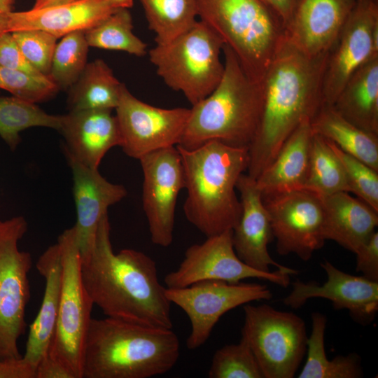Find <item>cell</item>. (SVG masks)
Here are the masks:
<instances>
[{"label": "cell", "mask_w": 378, "mask_h": 378, "mask_svg": "<svg viewBox=\"0 0 378 378\" xmlns=\"http://www.w3.org/2000/svg\"><path fill=\"white\" fill-rule=\"evenodd\" d=\"M84 286L107 317L172 329L171 302L158 279L156 262L131 248L113 251L108 214L102 218L90 253L81 259Z\"/></svg>", "instance_id": "1"}, {"label": "cell", "mask_w": 378, "mask_h": 378, "mask_svg": "<svg viewBox=\"0 0 378 378\" xmlns=\"http://www.w3.org/2000/svg\"><path fill=\"white\" fill-rule=\"evenodd\" d=\"M328 53L309 56L284 36L260 83L262 114L248 148L247 174L251 177L259 176L295 129L304 120H311L322 105Z\"/></svg>", "instance_id": "2"}, {"label": "cell", "mask_w": 378, "mask_h": 378, "mask_svg": "<svg viewBox=\"0 0 378 378\" xmlns=\"http://www.w3.org/2000/svg\"><path fill=\"white\" fill-rule=\"evenodd\" d=\"M180 355L172 329L106 317L92 318L82 378H149L171 370Z\"/></svg>", "instance_id": "3"}, {"label": "cell", "mask_w": 378, "mask_h": 378, "mask_svg": "<svg viewBox=\"0 0 378 378\" xmlns=\"http://www.w3.org/2000/svg\"><path fill=\"white\" fill-rule=\"evenodd\" d=\"M187 197V220L206 237L232 230L241 206L235 190L248 165V149L209 141L193 148L177 145Z\"/></svg>", "instance_id": "4"}, {"label": "cell", "mask_w": 378, "mask_h": 378, "mask_svg": "<svg viewBox=\"0 0 378 378\" xmlns=\"http://www.w3.org/2000/svg\"><path fill=\"white\" fill-rule=\"evenodd\" d=\"M224 71L213 92L192 106L180 144L193 149L217 140L249 148L257 132L262 109L260 83L251 79L234 52L223 48Z\"/></svg>", "instance_id": "5"}, {"label": "cell", "mask_w": 378, "mask_h": 378, "mask_svg": "<svg viewBox=\"0 0 378 378\" xmlns=\"http://www.w3.org/2000/svg\"><path fill=\"white\" fill-rule=\"evenodd\" d=\"M198 17L235 54L248 76L261 83L284 37L279 19L260 0H197Z\"/></svg>", "instance_id": "6"}, {"label": "cell", "mask_w": 378, "mask_h": 378, "mask_svg": "<svg viewBox=\"0 0 378 378\" xmlns=\"http://www.w3.org/2000/svg\"><path fill=\"white\" fill-rule=\"evenodd\" d=\"M224 43L201 20L170 41L158 44L149 51L150 62L164 83L181 92L196 104L209 95L220 82L224 63Z\"/></svg>", "instance_id": "7"}, {"label": "cell", "mask_w": 378, "mask_h": 378, "mask_svg": "<svg viewBox=\"0 0 378 378\" xmlns=\"http://www.w3.org/2000/svg\"><path fill=\"white\" fill-rule=\"evenodd\" d=\"M241 337L254 354L265 378H293L307 351L304 320L267 304L244 306Z\"/></svg>", "instance_id": "8"}, {"label": "cell", "mask_w": 378, "mask_h": 378, "mask_svg": "<svg viewBox=\"0 0 378 378\" xmlns=\"http://www.w3.org/2000/svg\"><path fill=\"white\" fill-rule=\"evenodd\" d=\"M62 272L55 335L48 349L74 374L82 378L83 352L94 305L81 276L80 253L74 226L58 237Z\"/></svg>", "instance_id": "9"}, {"label": "cell", "mask_w": 378, "mask_h": 378, "mask_svg": "<svg viewBox=\"0 0 378 378\" xmlns=\"http://www.w3.org/2000/svg\"><path fill=\"white\" fill-rule=\"evenodd\" d=\"M27 230L23 216L0 220V358L19 359L18 342L24 333L30 299V253L18 248Z\"/></svg>", "instance_id": "10"}, {"label": "cell", "mask_w": 378, "mask_h": 378, "mask_svg": "<svg viewBox=\"0 0 378 378\" xmlns=\"http://www.w3.org/2000/svg\"><path fill=\"white\" fill-rule=\"evenodd\" d=\"M232 235V230H229L189 246L178 267L165 275L166 288H183L206 280L237 284L248 278L265 279L286 288L290 284V276L298 273L286 266L268 272L249 267L237 255Z\"/></svg>", "instance_id": "11"}, {"label": "cell", "mask_w": 378, "mask_h": 378, "mask_svg": "<svg viewBox=\"0 0 378 378\" xmlns=\"http://www.w3.org/2000/svg\"><path fill=\"white\" fill-rule=\"evenodd\" d=\"M166 295L188 316L191 331L186 346L194 350L207 341L225 313L253 301L270 300L272 293L263 284L206 280L183 288H167Z\"/></svg>", "instance_id": "12"}, {"label": "cell", "mask_w": 378, "mask_h": 378, "mask_svg": "<svg viewBox=\"0 0 378 378\" xmlns=\"http://www.w3.org/2000/svg\"><path fill=\"white\" fill-rule=\"evenodd\" d=\"M121 145L129 157L139 160L150 153L180 144L190 108H162L134 97L123 84L115 108Z\"/></svg>", "instance_id": "13"}, {"label": "cell", "mask_w": 378, "mask_h": 378, "mask_svg": "<svg viewBox=\"0 0 378 378\" xmlns=\"http://www.w3.org/2000/svg\"><path fill=\"white\" fill-rule=\"evenodd\" d=\"M375 57H378L377 1L356 2L328 53L322 105H332L353 74Z\"/></svg>", "instance_id": "14"}, {"label": "cell", "mask_w": 378, "mask_h": 378, "mask_svg": "<svg viewBox=\"0 0 378 378\" xmlns=\"http://www.w3.org/2000/svg\"><path fill=\"white\" fill-rule=\"evenodd\" d=\"M276 251L309 260L325 243L323 211L318 195L306 190L262 195Z\"/></svg>", "instance_id": "15"}, {"label": "cell", "mask_w": 378, "mask_h": 378, "mask_svg": "<svg viewBox=\"0 0 378 378\" xmlns=\"http://www.w3.org/2000/svg\"><path fill=\"white\" fill-rule=\"evenodd\" d=\"M142 203L152 242L169 246L174 237L175 209L185 188L181 155L176 146L162 148L141 157Z\"/></svg>", "instance_id": "16"}, {"label": "cell", "mask_w": 378, "mask_h": 378, "mask_svg": "<svg viewBox=\"0 0 378 378\" xmlns=\"http://www.w3.org/2000/svg\"><path fill=\"white\" fill-rule=\"evenodd\" d=\"M321 267L327 274V281L321 285L294 281L284 304L296 309L311 298H323L332 302L335 309L348 310L356 322L371 323L378 311V281L344 272L328 260L321 262Z\"/></svg>", "instance_id": "17"}, {"label": "cell", "mask_w": 378, "mask_h": 378, "mask_svg": "<svg viewBox=\"0 0 378 378\" xmlns=\"http://www.w3.org/2000/svg\"><path fill=\"white\" fill-rule=\"evenodd\" d=\"M64 153L73 175L76 209L74 227L83 259L90 253L99 223L108 214V207L121 201L127 192L123 186L107 181L98 169L87 167L70 154Z\"/></svg>", "instance_id": "18"}, {"label": "cell", "mask_w": 378, "mask_h": 378, "mask_svg": "<svg viewBox=\"0 0 378 378\" xmlns=\"http://www.w3.org/2000/svg\"><path fill=\"white\" fill-rule=\"evenodd\" d=\"M237 190L241 206L240 218L232 235L237 255L245 264L260 272H270L272 266L284 268L286 266L274 260L268 251V244L274 237L255 179L243 173L237 181Z\"/></svg>", "instance_id": "19"}, {"label": "cell", "mask_w": 378, "mask_h": 378, "mask_svg": "<svg viewBox=\"0 0 378 378\" xmlns=\"http://www.w3.org/2000/svg\"><path fill=\"white\" fill-rule=\"evenodd\" d=\"M354 0H300L285 38L309 56L328 53L340 35Z\"/></svg>", "instance_id": "20"}, {"label": "cell", "mask_w": 378, "mask_h": 378, "mask_svg": "<svg viewBox=\"0 0 378 378\" xmlns=\"http://www.w3.org/2000/svg\"><path fill=\"white\" fill-rule=\"evenodd\" d=\"M62 115L59 132L66 142L64 152L87 167L98 169L106 153L120 146V132L112 111H71Z\"/></svg>", "instance_id": "21"}, {"label": "cell", "mask_w": 378, "mask_h": 378, "mask_svg": "<svg viewBox=\"0 0 378 378\" xmlns=\"http://www.w3.org/2000/svg\"><path fill=\"white\" fill-rule=\"evenodd\" d=\"M115 10L106 0L76 1L6 14V31L39 29L57 38L77 31H87Z\"/></svg>", "instance_id": "22"}, {"label": "cell", "mask_w": 378, "mask_h": 378, "mask_svg": "<svg viewBox=\"0 0 378 378\" xmlns=\"http://www.w3.org/2000/svg\"><path fill=\"white\" fill-rule=\"evenodd\" d=\"M323 211V235L355 253L375 232L378 211L347 192L319 196Z\"/></svg>", "instance_id": "23"}, {"label": "cell", "mask_w": 378, "mask_h": 378, "mask_svg": "<svg viewBox=\"0 0 378 378\" xmlns=\"http://www.w3.org/2000/svg\"><path fill=\"white\" fill-rule=\"evenodd\" d=\"M36 268L45 279V290L38 314L29 326L22 358L34 369L48 352L52 342L58 318L62 266L57 243L39 257Z\"/></svg>", "instance_id": "24"}, {"label": "cell", "mask_w": 378, "mask_h": 378, "mask_svg": "<svg viewBox=\"0 0 378 378\" xmlns=\"http://www.w3.org/2000/svg\"><path fill=\"white\" fill-rule=\"evenodd\" d=\"M313 132L310 120L302 122L255 179L262 195L304 190Z\"/></svg>", "instance_id": "25"}, {"label": "cell", "mask_w": 378, "mask_h": 378, "mask_svg": "<svg viewBox=\"0 0 378 378\" xmlns=\"http://www.w3.org/2000/svg\"><path fill=\"white\" fill-rule=\"evenodd\" d=\"M332 106L351 123L378 135V57L353 74Z\"/></svg>", "instance_id": "26"}, {"label": "cell", "mask_w": 378, "mask_h": 378, "mask_svg": "<svg viewBox=\"0 0 378 378\" xmlns=\"http://www.w3.org/2000/svg\"><path fill=\"white\" fill-rule=\"evenodd\" d=\"M314 134L332 141L342 151L378 172V135L369 133L323 104L310 120Z\"/></svg>", "instance_id": "27"}, {"label": "cell", "mask_w": 378, "mask_h": 378, "mask_svg": "<svg viewBox=\"0 0 378 378\" xmlns=\"http://www.w3.org/2000/svg\"><path fill=\"white\" fill-rule=\"evenodd\" d=\"M122 85L104 60L97 59L88 63L77 81L70 88L68 97L70 111L115 109Z\"/></svg>", "instance_id": "28"}, {"label": "cell", "mask_w": 378, "mask_h": 378, "mask_svg": "<svg viewBox=\"0 0 378 378\" xmlns=\"http://www.w3.org/2000/svg\"><path fill=\"white\" fill-rule=\"evenodd\" d=\"M326 316L312 314V332L307 342V359L298 378H360L363 371L359 356L351 353L329 360L325 351Z\"/></svg>", "instance_id": "29"}, {"label": "cell", "mask_w": 378, "mask_h": 378, "mask_svg": "<svg viewBox=\"0 0 378 378\" xmlns=\"http://www.w3.org/2000/svg\"><path fill=\"white\" fill-rule=\"evenodd\" d=\"M62 118L48 114L35 103L17 97H0V136L12 150L20 144L22 131L34 127L59 131Z\"/></svg>", "instance_id": "30"}, {"label": "cell", "mask_w": 378, "mask_h": 378, "mask_svg": "<svg viewBox=\"0 0 378 378\" xmlns=\"http://www.w3.org/2000/svg\"><path fill=\"white\" fill-rule=\"evenodd\" d=\"M304 190L318 196L339 192H350L344 168L339 158L326 138L314 133Z\"/></svg>", "instance_id": "31"}, {"label": "cell", "mask_w": 378, "mask_h": 378, "mask_svg": "<svg viewBox=\"0 0 378 378\" xmlns=\"http://www.w3.org/2000/svg\"><path fill=\"white\" fill-rule=\"evenodd\" d=\"M158 44L165 43L197 21V0H140Z\"/></svg>", "instance_id": "32"}, {"label": "cell", "mask_w": 378, "mask_h": 378, "mask_svg": "<svg viewBox=\"0 0 378 378\" xmlns=\"http://www.w3.org/2000/svg\"><path fill=\"white\" fill-rule=\"evenodd\" d=\"M131 14L127 8H119L97 25L85 31L89 46L124 51L138 57L147 52V46L132 31Z\"/></svg>", "instance_id": "33"}, {"label": "cell", "mask_w": 378, "mask_h": 378, "mask_svg": "<svg viewBox=\"0 0 378 378\" xmlns=\"http://www.w3.org/2000/svg\"><path fill=\"white\" fill-rule=\"evenodd\" d=\"M85 31H77L62 37L55 48L48 76L59 89L71 88L87 65L89 45Z\"/></svg>", "instance_id": "34"}, {"label": "cell", "mask_w": 378, "mask_h": 378, "mask_svg": "<svg viewBox=\"0 0 378 378\" xmlns=\"http://www.w3.org/2000/svg\"><path fill=\"white\" fill-rule=\"evenodd\" d=\"M209 378H265L250 346L241 337L237 344H227L214 354Z\"/></svg>", "instance_id": "35"}, {"label": "cell", "mask_w": 378, "mask_h": 378, "mask_svg": "<svg viewBox=\"0 0 378 378\" xmlns=\"http://www.w3.org/2000/svg\"><path fill=\"white\" fill-rule=\"evenodd\" d=\"M0 89L35 104L52 97L59 90L49 76L3 66H0Z\"/></svg>", "instance_id": "36"}, {"label": "cell", "mask_w": 378, "mask_h": 378, "mask_svg": "<svg viewBox=\"0 0 378 378\" xmlns=\"http://www.w3.org/2000/svg\"><path fill=\"white\" fill-rule=\"evenodd\" d=\"M327 140L342 162L350 192L378 211V172Z\"/></svg>", "instance_id": "37"}, {"label": "cell", "mask_w": 378, "mask_h": 378, "mask_svg": "<svg viewBox=\"0 0 378 378\" xmlns=\"http://www.w3.org/2000/svg\"><path fill=\"white\" fill-rule=\"evenodd\" d=\"M29 64L40 74L48 76L57 38L39 29L11 32Z\"/></svg>", "instance_id": "38"}, {"label": "cell", "mask_w": 378, "mask_h": 378, "mask_svg": "<svg viewBox=\"0 0 378 378\" xmlns=\"http://www.w3.org/2000/svg\"><path fill=\"white\" fill-rule=\"evenodd\" d=\"M0 66L41 75L26 60L11 32L0 35Z\"/></svg>", "instance_id": "39"}, {"label": "cell", "mask_w": 378, "mask_h": 378, "mask_svg": "<svg viewBox=\"0 0 378 378\" xmlns=\"http://www.w3.org/2000/svg\"><path fill=\"white\" fill-rule=\"evenodd\" d=\"M356 271L364 277L378 281V232L375 231L369 239L355 253Z\"/></svg>", "instance_id": "40"}, {"label": "cell", "mask_w": 378, "mask_h": 378, "mask_svg": "<svg viewBox=\"0 0 378 378\" xmlns=\"http://www.w3.org/2000/svg\"><path fill=\"white\" fill-rule=\"evenodd\" d=\"M35 378H75L72 372L48 351L35 369Z\"/></svg>", "instance_id": "41"}, {"label": "cell", "mask_w": 378, "mask_h": 378, "mask_svg": "<svg viewBox=\"0 0 378 378\" xmlns=\"http://www.w3.org/2000/svg\"><path fill=\"white\" fill-rule=\"evenodd\" d=\"M0 378H35V369L22 357L12 360L0 358Z\"/></svg>", "instance_id": "42"}, {"label": "cell", "mask_w": 378, "mask_h": 378, "mask_svg": "<svg viewBox=\"0 0 378 378\" xmlns=\"http://www.w3.org/2000/svg\"><path fill=\"white\" fill-rule=\"evenodd\" d=\"M279 19L284 29L290 20L300 0H260Z\"/></svg>", "instance_id": "43"}, {"label": "cell", "mask_w": 378, "mask_h": 378, "mask_svg": "<svg viewBox=\"0 0 378 378\" xmlns=\"http://www.w3.org/2000/svg\"><path fill=\"white\" fill-rule=\"evenodd\" d=\"M76 1L78 0H36L33 8H40L52 6H57Z\"/></svg>", "instance_id": "44"}, {"label": "cell", "mask_w": 378, "mask_h": 378, "mask_svg": "<svg viewBox=\"0 0 378 378\" xmlns=\"http://www.w3.org/2000/svg\"><path fill=\"white\" fill-rule=\"evenodd\" d=\"M115 9L129 8L133 5V0H106Z\"/></svg>", "instance_id": "45"}, {"label": "cell", "mask_w": 378, "mask_h": 378, "mask_svg": "<svg viewBox=\"0 0 378 378\" xmlns=\"http://www.w3.org/2000/svg\"><path fill=\"white\" fill-rule=\"evenodd\" d=\"M15 0H0V13L6 15L13 11Z\"/></svg>", "instance_id": "46"}, {"label": "cell", "mask_w": 378, "mask_h": 378, "mask_svg": "<svg viewBox=\"0 0 378 378\" xmlns=\"http://www.w3.org/2000/svg\"><path fill=\"white\" fill-rule=\"evenodd\" d=\"M6 31V14L0 13V35Z\"/></svg>", "instance_id": "47"}, {"label": "cell", "mask_w": 378, "mask_h": 378, "mask_svg": "<svg viewBox=\"0 0 378 378\" xmlns=\"http://www.w3.org/2000/svg\"><path fill=\"white\" fill-rule=\"evenodd\" d=\"M355 2L364 1H377V0H354Z\"/></svg>", "instance_id": "48"}]
</instances>
